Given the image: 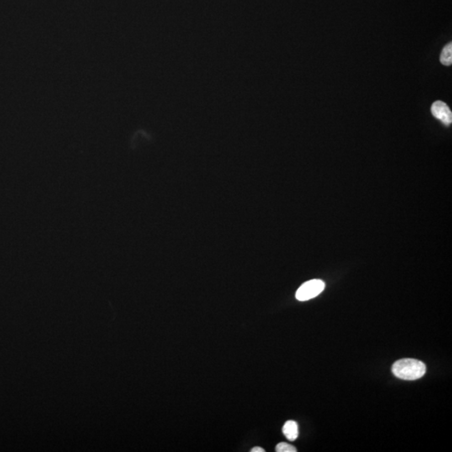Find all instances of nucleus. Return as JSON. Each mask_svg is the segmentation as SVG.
I'll use <instances>...</instances> for the list:
<instances>
[{
	"label": "nucleus",
	"instance_id": "obj_1",
	"mask_svg": "<svg viewBox=\"0 0 452 452\" xmlns=\"http://www.w3.org/2000/svg\"><path fill=\"white\" fill-rule=\"evenodd\" d=\"M394 375L404 380H416L421 379L426 372L423 362L413 358H403L393 364Z\"/></svg>",
	"mask_w": 452,
	"mask_h": 452
},
{
	"label": "nucleus",
	"instance_id": "obj_2",
	"mask_svg": "<svg viewBox=\"0 0 452 452\" xmlns=\"http://www.w3.org/2000/svg\"><path fill=\"white\" fill-rule=\"evenodd\" d=\"M325 283L321 280L314 279L303 283L298 288L296 298L300 301L311 300L324 290Z\"/></svg>",
	"mask_w": 452,
	"mask_h": 452
},
{
	"label": "nucleus",
	"instance_id": "obj_3",
	"mask_svg": "<svg viewBox=\"0 0 452 452\" xmlns=\"http://www.w3.org/2000/svg\"><path fill=\"white\" fill-rule=\"evenodd\" d=\"M432 113L435 118L442 121L446 125H450L452 122V111L445 102L437 101L432 106Z\"/></svg>",
	"mask_w": 452,
	"mask_h": 452
},
{
	"label": "nucleus",
	"instance_id": "obj_4",
	"mask_svg": "<svg viewBox=\"0 0 452 452\" xmlns=\"http://www.w3.org/2000/svg\"><path fill=\"white\" fill-rule=\"evenodd\" d=\"M283 432L288 441L294 442L299 435L298 423L293 421H287L283 426Z\"/></svg>",
	"mask_w": 452,
	"mask_h": 452
},
{
	"label": "nucleus",
	"instance_id": "obj_5",
	"mask_svg": "<svg viewBox=\"0 0 452 452\" xmlns=\"http://www.w3.org/2000/svg\"><path fill=\"white\" fill-rule=\"evenodd\" d=\"M441 62L445 66H451L452 64V45L449 43L445 46L441 54Z\"/></svg>",
	"mask_w": 452,
	"mask_h": 452
},
{
	"label": "nucleus",
	"instance_id": "obj_6",
	"mask_svg": "<svg viewBox=\"0 0 452 452\" xmlns=\"http://www.w3.org/2000/svg\"><path fill=\"white\" fill-rule=\"evenodd\" d=\"M276 452H297V449L295 447L292 445L285 443V442H281L276 447Z\"/></svg>",
	"mask_w": 452,
	"mask_h": 452
},
{
	"label": "nucleus",
	"instance_id": "obj_7",
	"mask_svg": "<svg viewBox=\"0 0 452 452\" xmlns=\"http://www.w3.org/2000/svg\"><path fill=\"white\" fill-rule=\"evenodd\" d=\"M251 452H265V450L262 447H254L251 451Z\"/></svg>",
	"mask_w": 452,
	"mask_h": 452
}]
</instances>
